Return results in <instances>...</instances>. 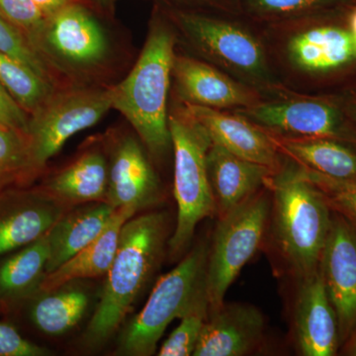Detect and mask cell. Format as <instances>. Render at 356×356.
Wrapping results in <instances>:
<instances>
[{"instance_id":"6da1fadb","label":"cell","mask_w":356,"mask_h":356,"mask_svg":"<svg viewBox=\"0 0 356 356\" xmlns=\"http://www.w3.org/2000/svg\"><path fill=\"white\" fill-rule=\"evenodd\" d=\"M177 40L170 20L154 14L137 62L125 79L110 86L113 109L125 117L156 159L172 147L168 98Z\"/></svg>"},{"instance_id":"7a4b0ae2","label":"cell","mask_w":356,"mask_h":356,"mask_svg":"<svg viewBox=\"0 0 356 356\" xmlns=\"http://www.w3.org/2000/svg\"><path fill=\"white\" fill-rule=\"evenodd\" d=\"M166 227L165 214L158 212L135 215L122 227L99 303L86 330L89 346H100L108 341L133 310L136 300L158 268Z\"/></svg>"},{"instance_id":"3957f363","label":"cell","mask_w":356,"mask_h":356,"mask_svg":"<svg viewBox=\"0 0 356 356\" xmlns=\"http://www.w3.org/2000/svg\"><path fill=\"white\" fill-rule=\"evenodd\" d=\"M35 50L60 86H109L116 47L106 26L84 1L47 17Z\"/></svg>"},{"instance_id":"277c9868","label":"cell","mask_w":356,"mask_h":356,"mask_svg":"<svg viewBox=\"0 0 356 356\" xmlns=\"http://www.w3.org/2000/svg\"><path fill=\"white\" fill-rule=\"evenodd\" d=\"M270 181L276 243L301 280L318 270L331 229L332 208L303 166L285 168Z\"/></svg>"},{"instance_id":"5b68a950","label":"cell","mask_w":356,"mask_h":356,"mask_svg":"<svg viewBox=\"0 0 356 356\" xmlns=\"http://www.w3.org/2000/svg\"><path fill=\"white\" fill-rule=\"evenodd\" d=\"M172 146L175 152L173 194L177 205V227L170 240L172 257L188 248L196 227L217 211L207 170V153L212 144L202 125L178 107L168 113Z\"/></svg>"},{"instance_id":"8992f818","label":"cell","mask_w":356,"mask_h":356,"mask_svg":"<svg viewBox=\"0 0 356 356\" xmlns=\"http://www.w3.org/2000/svg\"><path fill=\"white\" fill-rule=\"evenodd\" d=\"M208 252V247L199 245L175 268L159 278L144 308L122 332L119 355L149 356L156 353L168 325L184 315L205 286Z\"/></svg>"},{"instance_id":"52a82bcc","label":"cell","mask_w":356,"mask_h":356,"mask_svg":"<svg viewBox=\"0 0 356 356\" xmlns=\"http://www.w3.org/2000/svg\"><path fill=\"white\" fill-rule=\"evenodd\" d=\"M175 31L201 57L257 88L276 86L264 47L254 35L228 21L187 10H172Z\"/></svg>"},{"instance_id":"ba28073f","label":"cell","mask_w":356,"mask_h":356,"mask_svg":"<svg viewBox=\"0 0 356 356\" xmlns=\"http://www.w3.org/2000/svg\"><path fill=\"white\" fill-rule=\"evenodd\" d=\"M110 86L58 88L29 115L26 134L40 175L70 138L96 125L113 109Z\"/></svg>"},{"instance_id":"9c48e42d","label":"cell","mask_w":356,"mask_h":356,"mask_svg":"<svg viewBox=\"0 0 356 356\" xmlns=\"http://www.w3.org/2000/svg\"><path fill=\"white\" fill-rule=\"evenodd\" d=\"M270 204L252 196L222 215L208 252L205 288L210 311L224 304L225 295L261 245Z\"/></svg>"},{"instance_id":"30bf717a","label":"cell","mask_w":356,"mask_h":356,"mask_svg":"<svg viewBox=\"0 0 356 356\" xmlns=\"http://www.w3.org/2000/svg\"><path fill=\"white\" fill-rule=\"evenodd\" d=\"M238 113L255 125L302 137L332 138L356 145V125L346 106L331 99L255 103Z\"/></svg>"},{"instance_id":"8fae6325","label":"cell","mask_w":356,"mask_h":356,"mask_svg":"<svg viewBox=\"0 0 356 356\" xmlns=\"http://www.w3.org/2000/svg\"><path fill=\"white\" fill-rule=\"evenodd\" d=\"M103 140L108 159L106 202L115 209L130 208L137 213L158 204L161 184L137 134L112 133Z\"/></svg>"},{"instance_id":"7c38bea8","label":"cell","mask_w":356,"mask_h":356,"mask_svg":"<svg viewBox=\"0 0 356 356\" xmlns=\"http://www.w3.org/2000/svg\"><path fill=\"white\" fill-rule=\"evenodd\" d=\"M318 267L336 311L339 343H346L356 329V224L337 211Z\"/></svg>"},{"instance_id":"4fadbf2b","label":"cell","mask_w":356,"mask_h":356,"mask_svg":"<svg viewBox=\"0 0 356 356\" xmlns=\"http://www.w3.org/2000/svg\"><path fill=\"white\" fill-rule=\"evenodd\" d=\"M67 211L37 187L0 192V259L46 235Z\"/></svg>"},{"instance_id":"5bb4252c","label":"cell","mask_w":356,"mask_h":356,"mask_svg":"<svg viewBox=\"0 0 356 356\" xmlns=\"http://www.w3.org/2000/svg\"><path fill=\"white\" fill-rule=\"evenodd\" d=\"M172 79L180 99L188 104L214 109L247 108L259 102L254 89L197 58L175 54Z\"/></svg>"},{"instance_id":"9a60e30c","label":"cell","mask_w":356,"mask_h":356,"mask_svg":"<svg viewBox=\"0 0 356 356\" xmlns=\"http://www.w3.org/2000/svg\"><path fill=\"white\" fill-rule=\"evenodd\" d=\"M37 188L69 210L83 204L106 202L108 159L104 140L88 147L69 165L44 178Z\"/></svg>"},{"instance_id":"2e32d148","label":"cell","mask_w":356,"mask_h":356,"mask_svg":"<svg viewBox=\"0 0 356 356\" xmlns=\"http://www.w3.org/2000/svg\"><path fill=\"white\" fill-rule=\"evenodd\" d=\"M295 309L297 343L305 356H332L339 344L336 311L325 288L320 267L301 278Z\"/></svg>"},{"instance_id":"e0dca14e","label":"cell","mask_w":356,"mask_h":356,"mask_svg":"<svg viewBox=\"0 0 356 356\" xmlns=\"http://www.w3.org/2000/svg\"><path fill=\"white\" fill-rule=\"evenodd\" d=\"M194 356H242L261 341L264 318L259 309L229 304L210 311Z\"/></svg>"},{"instance_id":"ac0fdd59","label":"cell","mask_w":356,"mask_h":356,"mask_svg":"<svg viewBox=\"0 0 356 356\" xmlns=\"http://www.w3.org/2000/svg\"><path fill=\"white\" fill-rule=\"evenodd\" d=\"M182 106L207 131L213 143L240 158L274 170L277 168V146L273 137L261 131L259 126L250 123L240 114H227L220 109L188 103H184Z\"/></svg>"},{"instance_id":"d6986e66","label":"cell","mask_w":356,"mask_h":356,"mask_svg":"<svg viewBox=\"0 0 356 356\" xmlns=\"http://www.w3.org/2000/svg\"><path fill=\"white\" fill-rule=\"evenodd\" d=\"M290 62L297 69L325 76L356 62L355 38L350 28L324 25L300 32L287 44Z\"/></svg>"},{"instance_id":"ffe728a7","label":"cell","mask_w":356,"mask_h":356,"mask_svg":"<svg viewBox=\"0 0 356 356\" xmlns=\"http://www.w3.org/2000/svg\"><path fill=\"white\" fill-rule=\"evenodd\" d=\"M207 170L221 216L252 197L274 172L268 166L240 158L213 142L207 153Z\"/></svg>"},{"instance_id":"44dd1931","label":"cell","mask_w":356,"mask_h":356,"mask_svg":"<svg viewBox=\"0 0 356 356\" xmlns=\"http://www.w3.org/2000/svg\"><path fill=\"white\" fill-rule=\"evenodd\" d=\"M116 210L107 202H92L67 211L47 234L50 254L46 273H53L102 235Z\"/></svg>"},{"instance_id":"7402d4cb","label":"cell","mask_w":356,"mask_h":356,"mask_svg":"<svg viewBox=\"0 0 356 356\" xmlns=\"http://www.w3.org/2000/svg\"><path fill=\"white\" fill-rule=\"evenodd\" d=\"M135 215L137 212L130 208L115 211L102 235L53 273H47L39 291L51 292L72 281L106 275L118 248L122 227Z\"/></svg>"},{"instance_id":"603a6c76","label":"cell","mask_w":356,"mask_h":356,"mask_svg":"<svg viewBox=\"0 0 356 356\" xmlns=\"http://www.w3.org/2000/svg\"><path fill=\"white\" fill-rule=\"evenodd\" d=\"M47 234L0 259V312L9 313L39 291L50 254Z\"/></svg>"},{"instance_id":"cb8c5ba5","label":"cell","mask_w":356,"mask_h":356,"mask_svg":"<svg viewBox=\"0 0 356 356\" xmlns=\"http://www.w3.org/2000/svg\"><path fill=\"white\" fill-rule=\"evenodd\" d=\"M301 166L339 180L356 182V145L332 138H273Z\"/></svg>"},{"instance_id":"d4e9b609","label":"cell","mask_w":356,"mask_h":356,"mask_svg":"<svg viewBox=\"0 0 356 356\" xmlns=\"http://www.w3.org/2000/svg\"><path fill=\"white\" fill-rule=\"evenodd\" d=\"M21 304L27 307L28 318L38 331L60 336L81 322L88 310L89 297L79 288L63 286L51 292L38 291Z\"/></svg>"},{"instance_id":"484cf974","label":"cell","mask_w":356,"mask_h":356,"mask_svg":"<svg viewBox=\"0 0 356 356\" xmlns=\"http://www.w3.org/2000/svg\"><path fill=\"white\" fill-rule=\"evenodd\" d=\"M0 83L28 115L34 113L58 88L31 67L2 51Z\"/></svg>"},{"instance_id":"4316f807","label":"cell","mask_w":356,"mask_h":356,"mask_svg":"<svg viewBox=\"0 0 356 356\" xmlns=\"http://www.w3.org/2000/svg\"><path fill=\"white\" fill-rule=\"evenodd\" d=\"M39 175L27 134L0 123V192L27 187Z\"/></svg>"},{"instance_id":"83f0119b","label":"cell","mask_w":356,"mask_h":356,"mask_svg":"<svg viewBox=\"0 0 356 356\" xmlns=\"http://www.w3.org/2000/svg\"><path fill=\"white\" fill-rule=\"evenodd\" d=\"M210 310L206 288L204 286L193 300L188 310L180 318L177 329L163 341L159 348V356L193 355L203 325Z\"/></svg>"},{"instance_id":"f1b7e54d","label":"cell","mask_w":356,"mask_h":356,"mask_svg":"<svg viewBox=\"0 0 356 356\" xmlns=\"http://www.w3.org/2000/svg\"><path fill=\"white\" fill-rule=\"evenodd\" d=\"M0 51L10 56L60 88L57 77L42 60L24 35L0 13Z\"/></svg>"},{"instance_id":"f546056e","label":"cell","mask_w":356,"mask_h":356,"mask_svg":"<svg viewBox=\"0 0 356 356\" xmlns=\"http://www.w3.org/2000/svg\"><path fill=\"white\" fill-rule=\"evenodd\" d=\"M305 172L311 181L323 192L332 209L356 224V182L336 179L308 168H305Z\"/></svg>"},{"instance_id":"4dcf8cb0","label":"cell","mask_w":356,"mask_h":356,"mask_svg":"<svg viewBox=\"0 0 356 356\" xmlns=\"http://www.w3.org/2000/svg\"><path fill=\"white\" fill-rule=\"evenodd\" d=\"M0 13L24 35L35 49L47 19L35 2L33 0H0Z\"/></svg>"},{"instance_id":"1f68e13d","label":"cell","mask_w":356,"mask_h":356,"mask_svg":"<svg viewBox=\"0 0 356 356\" xmlns=\"http://www.w3.org/2000/svg\"><path fill=\"white\" fill-rule=\"evenodd\" d=\"M254 13L266 17H287L320 10L341 0H245Z\"/></svg>"},{"instance_id":"d6a6232c","label":"cell","mask_w":356,"mask_h":356,"mask_svg":"<svg viewBox=\"0 0 356 356\" xmlns=\"http://www.w3.org/2000/svg\"><path fill=\"white\" fill-rule=\"evenodd\" d=\"M48 348L33 343L15 325L0 321V356H47Z\"/></svg>"},{"instance_id":"836d02e7","label":"cell","mask_w":356,"mask_h":356,"mask_svg":"<svg viewBox=\"0 0 356 356\" xmlns=\"http://www.w3.org/2000/svg\"><path fill=\"white\" fill-rule=\"evenodd\" d=\"M28 122L29 115L21 108L0 83V123L27 133Z\"/></svg>"},{"instance_id":"e575fe53","label":"cell","mask_w":356,"mask_h":356,"mask_svg":"<svg viewBox=\"0 0 356 356\" xmlns=\"http://www.w3.org/2000/svg\"><path fill=\"white\" fill-rule=\"evenodd\" d=\"M33 1L41 9L44 16L49 17L70 4L84 1V0H33Z\"/></svg>"},{"instance_id":"d590c367","label":"cell","mask_w":356,"mask_h":356,"mask_svg":"<svg viewBox=\"0 0 356 356\" xmlns=\"http://www.w3.org/2000/svg\"><path fill=\"white\" fill-rule=\"evenodd\" d=\"M346 111L356 125V95L350 96L348 102L344 103Z\"/></svg>"},{"instance_id":"8d00e7d4","label":"cell","mask_w":356,"mask_h":356,"mask_svg":"<svg viewBox=\"0 0 356 356\" xmlns=\"http://www.w3.org/2000/svg\"><path fill=\"white\" fill-rule=\"evenodd\" d=\"M346 355L356 356V329L353 332L350 339H348V346H346Z\"/></svg>"},{"instance_id":"74e56055","label":"cell","mask_w":356,"mask_h":356,"mask_svg":"<svg viewBox=\"0 0 356 356\" xmlns=\"http://www.w3.org/2000/svg\"><path fill=\"white\" fill-rule=\"evenodd\" d=\"M165 1H170L172 2V3L186 4V6H189V4L208 3V2H213L214 0H165Z\"/></svg>"},{"instance_id":"f35d334b","label":"cell","mask_w":356,"mask_h":356,"mask_svg":"<svg viewBox=\"0 0 356 356\" xmlns=\"http://www.w3.org/2000/svg\"><path fill=\"white\" fill-rule=\"evenodd\" d=\"M93 1L100 7H102L103 9H105V10L110 11L113 8L116 0H93Z\"/></svg>"},{"instance_id":"ab89813d","label":"cell","mask_w":356,"mask_h":356,"mask_svg":"<svg viewBox=\"0 0 356 356\" xmlns=\"http://www.w3.org/2000/svg\"><path fill=\"white\" fill-rule=\"evenodd\" d=\"M350 29L351 33H353L356 46V8L353 10V13H351L350 17Z\"/></svg>"}]
</instances>
